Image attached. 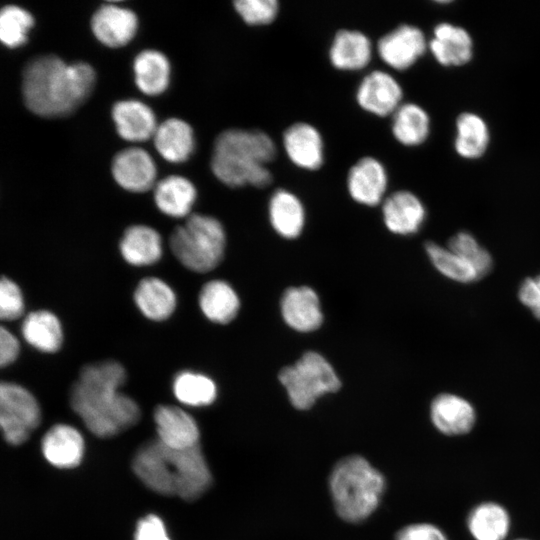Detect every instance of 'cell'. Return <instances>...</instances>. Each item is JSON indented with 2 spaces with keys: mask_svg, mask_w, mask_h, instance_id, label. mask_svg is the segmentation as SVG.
I'll return each mask as SVG.
<instances>
[{
  "mask_svg": "<svg viewBox=\"0 0 540 540\" xmlns=\"http://www.w3.org/2000/svg\"><path fill=\"white\" fill-rule=\"evenodd\" d=\"M386 227L393 233H416L424 223L426 210L421 200L410 191H397L386 198L383 208Z\"/></svg>",
  "mask_w": 540,
  "mask_h": 540,
  "instance_id": "d6986e66",
  "label": "cell"
},
{
  "mask_svg": "<svg viewBox=\"0 0 540 540\" xmlns=\"http://www.w3.org/2000/svg\"><path fill=\"white\" fill-rule=\"evenodd\" d=\"M285 322L299 332H311L322 323L323 316L316 292L307 286L291 287L281 300Z\"/></svg>",
  "mask_w": 540,
  "mask_h": 540,
  "instance_id": "e0dca14e",
  "label": "cell"
},
{
  "mask_svg": "<svg viewBox=\"0 0 540 540\" xmlns=\"http://www.w3.org/2000/svg\"><path fill=\"white\" fill-rule=\"evenodd\" d=\"M396 540H447L445 534L436 526L428 523H417L404 527Z\"/></svg>",
  "mask_w": 540,
  "mask_h": 540,
  "instance_id": "b9f144b4",
  "label": "cell"
},
{
  "mask_svg": "<svg viewBox=\"0 0 540 540\" xmlns=\"http://www.w3.org/2000/svg\"><path fill=\"white\" fill-rule=\"evenodd\" d=\"M172 390L180 403L193 407L210 405L217 396L215 382L208 376L193 371H181L176 374Z\"/></svg>",
  "mask_w": 540,
  "mask_h": 540,
  "instance_id": "836d02e7",
  "label": "cell"
},
{
  "mask_svg": "<svg viewBox=\"0 0 540 540\" xmlns=\"http://www.w3.org/2000/svg\"><path fill=\"white\" fill-rule=\"evenodd\" d=\"M25 341L44 353L57 352L63 343V330L59 318L49 310L29 313L21 325Z\"/></svg>",
  "mask_w": 540,
  "mask_h": 540,
  "instance_id": "cb8c5ba5",
  "label": "cell"
},
{
  "mask_svg": "<svg viewBox=\"0 0 540 540\" xmlns=\"http://www.w3.org/2000/svg\"><path fill=\"white\" fill-rule=\"evenodd\" d=\"M234 7L247 24L264 25L275 19L279 4L276 0H237Z\"/></svg>",
  "mask_w": 540,
  "mask_h": 540,
  "instance_id": "74e56055",
  "label": "cell"
},
{
  "mask_svg": "<svg viewBox=\"0 0 540 540\" xmlns=\"http://www.w3.org/2000/svg\"><path fill=\"white\" fill-rule=\"evenodd\" d=\"M428 48L435 60L443 66H461L473 55V41L461 26L442 22L435 26Z\"/></svg>",
  "mask_w": 540,
  "mask_h": 540,
  "instance_id": "2e32d148",
  "label": "cell"
},
{
  "mask_svg": "<svg viewBox=\"0 0 540 540\" xmlns=\"http://www.w3.org/2000/svg\"><path fill=\"white\" fill-rule=\"evenodd\" d=\"M425 250L433 266L445 277L459 283H472L481 279L468 260L451 251L448 247L428 242L425 245Z\"/></svg>",
  "mask_w": 540,
  "mask_h": 540,
  "instance_id": "e575fe53",
  "label": "cell"
},
{
  "mask_svg": "<svg viewBox=\"0 0 540 540\" xmlns=\"http://www.w3.org/2000/svg\"><path fill=\"white\" fill-rule=\"evenodd\" d=\"M119 250L123 259L130 265L141 267L158 262L163 253L162 238L154 228L136 224L123 233Z\"/></svg>",
  "mask_w": 540,
  "mask_h": 540,
  "instance_id": "44dd1931",
  "label": "cell"
},
{
  "mask_svg": "<svg viewBox=\"0 0 540 540\" xmlns=\"http://www.w3.org/2000/svg\"><path fill=\"white\" fill-rule=\"evenodd\" d=\"M127 373L115 360L84 365L70 389V404L87 429L108 438L137 424L141 417L134 399L120 391Z\"/></svg>",
  "mask_w": 540,
  "mask_h": 540,
  "instance_id": "6da1fadb",
  "label": "cell"
},
{
  "mask_svg": "<svg viewBox=\"0 0 540 540\" xmlns=\"http://www.w3.org/2000/svg\"><path fill=\"white\" fill-rule=\"evenodd\" d=\"M372 56L369 38L360 31L340 30L335 35L329 51L332 65L341 70L364 68Z\"/></svg>",
  "mask_w": 540,
  "mask_h": 540,
  "instance_id": "4316f807",
  "label": "cell"
},
{
  "mask_svg": "<svg viewBox=\"0 0 540 540\" xmlns=\"http://www.w3.org/2000/svg\"><path fill=\"white\" fill-rule=\"evenodd\" d=\"M41 419L40 406L33 394L20 384H0V425L4 439L20 445L37 428Z\"/></svg>",
  "mask_w": 540,
  "mask_h": 540,
  "instance_id": "ba28073f",
  "label": "cell"
},
{
  "mask_svg": "<svg viewBox=\"0 0 540 540\" xmlns=\"http://www.w3.org/2000/svg\"><path fill=\"white\" fill-rule=\"evenodd\" d=\"M518 540H526V539H518Z\"/></svg>",
  "mask_w": 540,
  "mask_h": 540,
  "instance_id": "ee69618b",
  "label": "cell"
},
{
  "mask_svg": "<svg viewBox=\"0 0 540 540\" xmlns=\"http://www.w3.org/2000/svg\"><path fill=\"white\" fill-rule=\"evenodd\" d=\"M347 187L351 197L358 203L377 205L382 201L387 188L386 170L376 158H361L349 170Z\"/></svg>",
  "mask_w": 540,
  "mask_h": 540,
  "instance_id": "9a60e30c",
  "label": "cell"
},
{
  "mask_svg": "<svg viewBox=\"0 0 540 540\" xmlns=\"http://www.w3.org/2000/svg\"><path fill=\"white\" fill-rule=\"evenodd\" d=\"M158 440L165 446L183 450L199 445L200 432L196 421L174 405H158L153 413Z\"/></svg>",
  "mask_w": 540,
  "mask_h": 540,
  "instance_id": "8fae6325",
  "label": "cell"
},
{
  "mask_svg": "<svg viewBox=\"0 0 540 540\" xmlns=\"http://www.w3.org/2000/svg\"><path fill=\"white\" fill-rule=\"evenodd\" d=\"M134 302L149 320L164 321L175 311L177 297L171 286L157 277H145L137 284Z\"/></svg>",
  "mask_w": 540,
  "mask_h": 540,
  "instance_id": "603a6c76",
  "label": "cell"
},
{
  "mask_svg": "<svg viewBox=\"0 0 540 540\" xmlns=\"http://www.w3.org/2000/svg\"><path fill=\"white\" fill-rule=\"evenodd\" d=\"M95 72L85 62L66 63L56 55H41L26 63L22 96L26 107L42 117H62L89 96Z\"/></svg>",
  "mask_w": 540,
  "mask_h": 540,
  "instance_id": "7a4b0ae2",
  "label": "cell"
},
{
  "mask_svg": "<svg viewBox=\"0 0 540 540\" xmlns=\"http://www.w3.org/2000/svg\"><path fill=\"white\" fill-rule=\"evenodd\" d=\"M330 491L338 515L360 522L377 508L385 488L382 474L361 456L340 460L330 476Z\"/></svg>",
  "mask_w": 540,
  "mask_h": 540,
  "instance_id": "5b68a950",
  "label": "cell"
},
{
  "mask_svg": "<svg viewBox=\"0 0 540 540\" xmlns=\"http://www.w3.org/2000/svg\"><path fill=\"white\" fill-rule=\"evenodd\" d=\"M158 153L169 162L185 161L193 151L192 128L184 120L169 118L159 124L153 135Z\"/></svg>",
  "mask_w": 540,
  "mask_h": 540,
  "instance_id": "d4e9b609",
  "label": "cell"
},
{
  "mask_svg": "<svg viewBox=\"0 0 540 540\" xmlns=\"http://www.w3.org/2000/svg\"><path fill=\"white\" fill-rule=\"evenodd\" d=\"M169 242L173 255L185 268L206 273L223 259L226 236L219 220L193 213L173 230Z\"/></svg>",
  "mask_w": 540,
  "mask_h": 540,
  "instance_id": "8992f818",
  "label": "cell"
},
{
  "mask_svg": "<svg viewBox=\"0 0 540 540\" xmlns=\"http://www.w3.org/2000/svg\"><path fill=\"white\" fill-rule=\"evenodd\" d=\"M283 146L289 159L298 167L315 170L323 163V141L311 124L298 122L289 126L283 135Z\"/></svg>",
  "mask_w": 540,
  "mask_h": 540,
  "instance_id": "ac0fdd59",
  "label": "cell"
},
{
  "mask_svg": "<svg viewBox=\"0 0 540 540\" xmlns=\"http://www.w3.org/2000/svg\"><path fill=\"white\" fill-rule=\"evenodd\" d=\"M132 468L152 491L178 496L186 501L201 497L212 482L200 445L177 450L165 446L158 439L149 441L137 450Z\"/></svg>",
  "mask_w": 540,
  "mask_h": 540,
  "instance_id": "3957f363",
  "label": "cell"
},
{
  "mask_svg": "<svg viewBox=\"0 0 540 540\" xmlns=\"http://www.w3.org/2000/svg\"><path fill=\"white\" fill-rule=\"evenodd\" d=\"M467 524L475 540H504L510 529V517L503 506L485 502L471 511Z\"/></svg>",
  "mask_w": 540,
  "mask_h": 540,
  "instance_id": "1f68e13d",
  "label": "cell"
},
{
  "mask_svg": "<svg viewBox=\"0 0 540 540\" xmlns=\"http://www.w3.org/2000/svg\"><path fill=\"white\" fill-rule=\"evenodd\" d=\"M392 132L403 145H420L429 135L430 118L427 112L415 103L401 104L393 114Z\"/></svg>",
  "mask_w": 540,
  "mask_h": 540,
  "instance_id": "d6a6232c",
  "label": "cell"
},
{
  "mask_svg": "<svg viewBox=\"0 0 540 540\" xmlns=\"http://www.w3.org/2000/svg\"><path fill=\"white\" fill-rule=\"evenodd\" d=\"M196 189L192 182L179 175H170L154 186V201L165 215L186 217L195 202Z\"/></svg>",
  "mask_w": 540,
  "mask_h": 540,
  "instance_id": "484cf974",
  "label": "cell"
},
{
  "mask_svg": "<svg viewBox=\"0 0 540 540\" xmlns=\"http://www.w3.org/2000/svg\"><path fill=\"white\" fill-rule=\"evenodd\" d=\"M518 296L521 303L540 320V274L526 278L519 287Z\"/></svg>",
  "mask_w": 540,
  "mask_h": 540,
  "instance_id": "60d3db41",
  "label": "cell"
},
{
  "mask_svg": "<svg viewBox=\"0 0 540 540\" xmlns=\"http://www.w3.org/2000/svg\"><path fill=\"white\" fill-rule=\"evenodd\" d=\"M199 306L210 321L227 324L236 317L240 301L234 289L226 281L212 280L201 288Z\"/></svg>",
  "mask_w": 540,
  "mask_h": 540,
  "instance_id": "83f0119b",
  "label": "cell"
},
{
  "mask_svg": "<svg viewBox=\"0 0 540 540\" xmlns=\"http://www.w3.org/2000/svg\"><path fill=\"white\" fill-rule=\"evenodd\" d=\"M428 48L423 32L413 25H400L378 41L381 59L396 70L411 67Z\"/></svg>",
  "mask_w": 540,
  "mask_h": 540,
  "instance_id": "9c48e42d",
  "label": "cell"
},
{
  "mask_svg": "<svg viewBox=\"0 0 540 540\" xmlns=\"http://www.w3.org/2000/svg\"><path fill=\"white\" fill-rule=\"evenodd\" d=\"M112 118L117 133L127 141L147 140L157 128L153 111L138 100L116 102L112 107Z\"/></svg>",
  "mask_w": 540,
  "mask_h": 540,
  "instance_id": "7402d4cb",
  "label": "cell"
},
{
  "mask_svg": "<svg viewBox=\"0 0 540 540\" xmlns=\"http://www.w3.org/2000/svg\"><path fill=\"white\" fill-rule=\"evenodd\" d=\"M20 353L17 337L5 327L0 329V365L6 367L16 361Z\"/></svg>",
  "mask_w": 540,
  "mask_h": 540,
  "instance_id": "7bdbcfd3",
  "label": "cell"
},
{
  "mask_svg": "<svg viewBox=\"0 0 540 540\" xmlns=\"http://www.w3.org/2000/svg\"><path fill=\"white\" fill-rule=\"evenodd\" d=\"M276 155V146L260 130L228 129L221 132L213 147L211 169L230 187H265L272 175L267 167Z\"/></svg>",
  "mask_w": 540,
  "mask_h": 540,
  "instance_id": "277c9868",
  "label": "cell"
},
{
  "mask_svg": "<svg viewBox=\"0 0 540 540\" xmlns=\"http://www.w3.org/2000/svg\"><path fill=\"white\" fill-rule=\"evenodd\" d=\"M447 247L468 260L474 266L480 278L490 272L493 265L492 257L488 250L482 247L471 233L466 231L458 232L449 239Z\"/></svg>",
  "mask_w": 540,
  "mask_h": 540,
  "instance_id": "8d00e7d4",
  "label": "cell"
},
{
  "mask_svg": "<svg viewBox=\"0 0 540 540\" xmlns=\"http://www.w3.org/2000/svg\"><path fill=\"white\" fill-rule=\"evenodd\" d=\"M33 23V16L24 8L13 4L3 6L0 12L1 42L10 48L22 45Z\"/></svg>",
  "mask_w": 540,
  "mask_h": 540,
  "instance_id": "d590c367",
  "label": "cell"
},
{
  "mask_svg": "<svg viewBox=\"0 0 540 540\" xmlns=\"http://www.w3.org/2000/svg\"><path fill=\"white\" fill-rule=\"evenodd\" d=\"M490 140L489 128L478 114L464 112L456 120L454 147L465 159L480 158L487 150Z\"/></svg>",
  "mask_w": 540,
  "mask_h": 540,
  "instance_id": "4dcf8cb0",
  "label": "cell"
},
{
  "mask_svg": "<svg viewBox=\"0 0 540 540\" xmlns=\"http://www.w3.org/2000/svg\"><path fill=\"white\" fill-rule=\"evenodd\" d=\"M402 96V88L397 80L381 70L366 75L356 93L358 104L380 117L394 114L401 105Z\"/></svg>",
  "mask_w": 540,
  "mask_h": 540,
  "instance_id": "30bf717a",
  "label": "cell"
},
{
  "mask_svg": "<svg viewBox=\"0 0 540 540\" xmlns=\"http://www.w3.org/2000/svg\"><path fill=\"white\" fill-rule=\"evenodd\" d=\"M279 380L292 405L300 410L310 408L317 398L335 392L341 386L333 367L313 351L303 354L294 365L283 368Z\"/></svg>",
  "mask_w": 540,
  "mask_h": 540,
  "instance_id": "52a82bcc",
  "label": "cell"
},
{
  "mask_svg": "<svg viewBox=\"0 0 540 540\" xmlns=\"http://www.w3.org/2000/svg\"><path fill=\"white\" fill-rule=\"evenodd\" d=\"M269 218L275 231L284 238H296L302 231L305 213L301 201L288 190L278 189L269 201Z\"/></svg>",
  "mask_w": 540,
  "mask_h": 540,
  "instance_id": "f1b7e54d",
  "label": "cell"
},
{
  "mask_svg": "<svg viewBox=\"0 0 540 540\" xmlns=\"http://www.w3.org/2000/svg\"><path fill=\"white\" fill-rule=\"evenodd\" d=\"M133 70L136 85L145 94H160L168 86L170 65L160 51L146 49L138 53L133 62Z\"/></svg>",
  "mask_w": 540,
  "mask_h": 540,
  "instance_id": "f546056e",
  "label": "cell"
},
{
  "mask_svg": "<svg viewBox=\"0 0 540 540\" xmlns=\"http://www.w3.org/2000/svg\"><path fill=\"white\" fill-rule=\"evenodd\" d=\"M24 298L18 284L3 276L0 281V317L4 321L16 320L24 312Z\"/></svg>",
  "mask_w": 540,
  "mask_h": 540,
  "instance_id": "f35d334b",
  "label": "cell"
},
{
  "mask_svg": "<svg viewBox=\"0 0 540 540\" xmlns=\"http://www.w3.org/2000/svg\"><path fill=\"white\" fill-rule=\"evenodd\" d=\"M111 172L124 189L144 192L154 185L156 167L147 151L130 147L119 151L112 160Z\"/></svg>",
  "mask_w": 540,
  "mask_h": 540,
  "instance_id": "7c38bea8",
  "label": "cell"
},
{
  "mask_svg": "<svg viewBox=\"0 0 540 540\" xmlns=\"http://www.w3.org/2000/svg\"><path fill=\"white\" fill-rule=\"evenodd\" d=\"M135 540H170L165 525L157 515L149 514L139 520Z\"/></svg>",
  "mask_w": 540,
  "mask_h": 540,
  "instance_id": "ab89813d",
  "label": "cell"
},
{
  "mask_svg": "<svg viewBox=\"0 0 540 540\" xmlns=\"http://www.w3.org/2000/svg\"><path fill=\"white\" fill-rule=\"evenodd\" d=\"M94 36L108 47H120L128 43L137 30V16L125 7L106 3L91 17Z\"/></svg>",
  "mask_w": 540,
  "mask_h": 540,
  "instance_id": "4fadbf2b",
  "label": "cell"
},
{
  "mask_svg": "<svg viewBox=\"0 0 540 540\" xmlns=\"http://www.w3.org/2000/svg\"><path fill=\"white\" fill-rule=\"evenodd\" d=\"M430 416L437 430L448 436L468 433L476 420L472 404L452 393H442L433 399Z\"/></svg>",
  "mask_w": 540,
  "mask_h": 540,
  "instance_id": "5bb4252c",
  "label": "cell"
},
{
  "mask_svg": "<svg viewBox=\"0 0 540 540\" xmlns=\"http://www.w3.org/2000/svg\"><path fill=\"white\" fill-rule=\"evenodd\" d=\"M42 452L53 466L63 469L74 468L79 465L83 457V437L72 426L54 425L42 439Z\"/></svg>",
  "mask_w": 540,
  "mask_h": 540,
  "instance_id": "ffe728a7",
  "label": "cell"
}]
</instances>
